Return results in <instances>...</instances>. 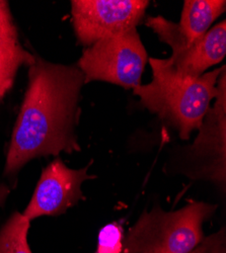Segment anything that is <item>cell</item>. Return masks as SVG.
Wrapping results in <instances>:
<instances>
[{
  "label": "cell",
  "mask_w": 226,
  "mask_h": 253,
  "mask_svg": "<svg viewBox=\"0 0 226 253\" xmlns=\"http://www.w3.org/2000/svg\"><path fill=\"white\" fill-rule=\"evenodd\" d=\"M84 84L85 75L77 66L54 64L36 56L9 144L6 175L40 156L80 151L75 126Z\"/></svg>",
  "instance_id": "6da1fadb"
},
{
  "label": "cell",
  "mask_w": 226,
  "mask_h": 253,
  "mask_svg": "<svg viewBox=\"0 0 226 253\" xmlns=\"http://www.w3.org/2000/svg\"><path fill=\"white\" fill-rule=\"evenodd\" d=\"M152 81L133 89L143 108L168 122L181 140L199 130L217 94V81L225 66L199 77L181 76L168 59H149Z\"/></svg>",
  "instance_id": "7a4b0ae2"
},
{
  "label": "cell",
  "mask_w": 226,
  "mask_h": 253,
  "mask_svg": "<svg viewBox=\"0 0 226 253\" xmlns=\"http://www.w3.org/2000/svg\"><path fill=\"white\" fill-rule=\"evenodd\" d=\"M215 210V205L202 202L176 212L154 207L130 229L122 253H188L204 239L202 225Z\"/></svg>",
  "instance_id": "3957f363"
},
{
  "label": "cell",
  "mask_w": 226,
  "mask_h": 253,
  "mask_svg": "<svg viewBox=\"0 0 226 253\" xmlns=\"http://www.w3.org/2000/svg\"><path fill=\"white\" fill-rule=\"evenodd\" d=\"M147 60L146 49L135 28L99 40L87 48L77 67L85 75V83L98 80L134 89L142 84Z\"/></svg>",
  "instance_id": "277c9868"
},
{
  "label": "cell",
  "mask_w": 226,
  "mask_h": 253,
  "mask_svg": "<svg viewBox=\"0 0 226 253\" xmlns=\"http://www.w3.org/2000/svg\"><path fill=\"white\" fill-rule=\"evenodd\" d=\"M147 0H73V28L81 45L135 29L145 15Z\"/></svg>",
  "instance_id": "5b68a950"
},
{
  "label": "cell",
  "mask_w": 226,
  "mask_h": 253,
  "mask_svg": "<svg viewBox=\"0 0 226 253\" xmlns=\"http://www.w3.org/2000/svg\"><path fill=\"white\" fill-rule=\"evenodd\" d=\"M89 166L79 170L68 168L60 158L51 162L42 172L33 198L24 215L31 221L42 216H57L81 199H85L81 185L87 179Z\"/></svg>",
  "instance_id": "8992f818"
},
{
  "label": "cell",
  "mask_w": 226,
  "mask_h": 253,
  "mask_svg": "<svg viewBox=\"0 0 226 253\" xmlns=\"http://www.w3.org/2000/svg\"><path fill=\"white\" fill-rule=\"evenodd\" d=\"M226 9L225 0H186L179 24L158 16H148V26L173 51L189 46L206 34Z\"/></svg>",
  "instance_id": "52a82bcc"
},
{
  "label": "cell",
  "mask_w": 226,
  "mask_h": 253,
  "mask_svg": "<svg viewBox=\"0 0 226 253\" xmlns=\"http://www.w3.org/2000/svg\"><path fill=\"white\" fill-rule=\"evenodd\" d=\"M226 55V22L212 27L194 43L173 51L168 59L177 73L187 77H199L208 68L219 64Z\"/></svg>",
  "instance_id": "ba28073f"
},
{
  "label": "cell",
  "mask_w": 226,
  "mask_h": 253,
  "mask_svg": "<svg viewBox=\"0 0 226 253\" xmlns=\"http://www.w3.org/2000/svg\"><path fill=\"white\" fill-rule=\"evenodd\" d=\"M36 55L25 50L19 42H0V102L11 89L20 66H31Z\"/></svg>",
  "instance_id": "9c48e42d"
},
{
  "label": "cell",
  "mask_w": 226,
  "mask_h": 253,
  "mask_svg": "<svg viewBox=\"0 0 226 253\" xmlns=\"http://www.w3.org/2000/svg\"><path fill=\"white\" fill-rule=\"evenodd\" d=\"M30 220L14 213L0 230V253H32L28 244Z\"/></svg>",
  "instance_id": "30bf717a"
},
{
  "label": "cell",
  "mask_w": 226,
  "mask_h": 253,
  "mask_svg": "<svg viewBox=\"0 0 226 253\" xmlns=\"http://www.w3.org/2000/svg\"><path fill=\"white\" fill-rule=\"evenodd\" d=\"M123 240L122 226L117 222L110 223L99 231L95 253H122Z\"/></svg>",
  "instance_id": "8fae6325"
},
{
  "label": "cell",
  "mask_w": 226,
  "mask_h": 253,
  "mask_svg": "<svg viewBox=\"0 0 226 253\" xmlns=\"http://www.w3.org/2000/svg\"><path fill=\"white\" fill-rule=\"evenodd\" d=\"M0 42H18L17 30L6 1L0 0Z\"/></svg>",
  "instance_id": "7c38bea8"
},
{
  "label": "cell",
  "mask_w": 226,
  "mask_h": 253,
  "mask_svg": "<svg viewBox=\"0 0 226 253\" xmlns=\"http://www.w3.org/2000/svg\"><path fill=\"white\" fill-rule=\"evenodd\" d=\"M200 243L188 253H226L225 230L222 229L218 233L203 239Z\"/></svg>",
  "instance_id": "4fadbf2b"
},
{
  "label": "cell",
  "mask_w": 226,
  "mask_h": 253,
  "mask_svg": "<svg viewBox=\"0 0 226 253\" xmlns=\"http://www.w3.org/2000/svg\"><path fill=\"white\" fill-rule=\"evenodd\" d=\"M9 193L10 189L5 184H0V206L4 205Z\"/></svg>",
  "instance_id": "5bb4252c"
}]
</instances>
